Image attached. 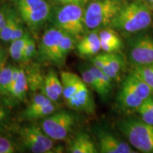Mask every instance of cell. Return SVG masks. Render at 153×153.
Instances as JSON below:
<instances>
[{
	"label": "cell",
	"mask_w": 153,
	"mask_h": 153,
	"mask_svg": "<svg viewBox=\"0 0 153 153\" xmlns=\"http://www.w3.org/2000/svg\"><path fill=\"white\" fill-rule=\"evenodd\" d=\"M143 0L126 3L109 27L124 33L133 34L148 28L152 23V9Z\"/></svg>",
	"instance_id": "obj_1"
},
{
	"label": "cell",
	"mask_w": 153,
	"mask_h": 153,
	"mask_svg": "<svg viewBox=\"0 0 153 153\" xmlns=\"http://www.w3.org/2000/svg\"><path fill=\"white\" fill-rule=\"evenodd\" d=\"M116 126L134 148L143 153H153V125L128 116L118 120Z\"/></svg>",
	"instance_id": "obj_2"
},
{
	"label": "cell",
	"mask_w": 153,
	"mask_h": 153,
	"mask_svg": "<svg viewBox=\"0 0 153 153\" xmlns=\"http://www.w3.org/2000/svg\"><path fill=\"white\" fill-rule=\"evenodd\" d=\"M125 4L123 0H94L89 2L84 11L86 29L109 27Z\"/></svg>",
	"instance_id": "obj_3"
},
{
	"label": "cell",
	"mask_w": 153,
	"mask_h": 153,
	"mask_svg": "<svg viewBox=\"0 0 153 153\" xmlns=\"http://www.w3.org/2000/svg\"><path fill=\"white\" fill-rule=\"evenodd\" d=\"M153 94L151 88L133 71L125 78L117 95L118 107L123 111H133Z\"/></svg>",
	"instance_id": "obj_4"
},
{
	"label": "cell",
	"mask_w": 153,
	"mask_h": 153,
	"mask_svg": "<svg viewBox=\"0 0 153 153\" xmlns=\"http://www.w3.org/2000/svg\"><path fill=\"white\" fill-rule=\"evenodd\" d=\"M52 19L55 27L74 38L85 33L84 10L80 4H63L54 11Z\"/></svg>",
	"instance_id": "obj_5"
},
{
	"label": "cell",
	"mask_w": 153,
	"mask_h": 153,
	"mask_svg": "<svg viewBox=\"0 0 153 153\" xmlns=\"http://www.w3.org/2000/svg\"><path fill=\"white\" fill-rule=\"evenodd\" d=\"M76 116L67 110L56 111L43 118L40 126L48 136L53 140H65L73 131Z\"/></svg>",
	"instance_id": "obj_6"
},
{
	"label": "cell",
	"mask_w": 153,
	"mask_h": 153,
	"mask_svg": "<svg viewBox=\"0 0 153 153\" xmlns=\"http://www.w3.org/2000/svg\"><path fill=\"white\" fill-rule=\"evenodd\" d=\"M23 145L33 153L57 152L54 140L44 133L41 126L30 123L21 127L19 132Z\"/></svg>",
	"instance_id": "obj_7"
},
{
	"label": "cell",
	"mask_w": 153,
	"mask_h": 153,
	"mask_svg": "<svg viewBox=\"0 0 153 153\" xmlns=\"http://www.w3.org/2000/svg\"><path fill=\"white\" fill-rule=\"evenodd\" d=\"M16 4L21 18L32 29L39 28L51 15L46 0H16Z\"/></svg>",
	"instance_id": "obj_8"
},
{
	"label": "cell",
	"mask_w": 153,
	"mask_h": 153,
	"mask_svg": "<svg viewBox=\"0 0 153 153\" xmlns=\"http://www.w3.org/2000/svg\"><path fill=\"white\" fill-rule=\"evenodd\" d=\"M128 57L133 67L153 63V37L139 35L128 41Z\"/></svg>",
	"instance_id": "obj_9"
},
{
	"label": "cell",
	"mask_w": 153,
	"mask_h": 153,
	"mask_svg": "<svg viewBox=\"0 0 153 153\" xmlns=\"http://www.w3.org/2000/svg\"><path fill=\"white\" fill-rule=\"evenodd\" d=\"M97 141V148L101 153H135L136 151L108 128L96 126L94 129Z\"/></svg>",
	"instance_id": "obj_10"
},
{
	"label": "cell",
	"mask_w": 153,
	"mask_h": 153,
	"mask_svg": "<svg viewBox=\"0 0 153 153\" xmlns=\"http://www.w3.org/2000/svg\"><path fill=\"white\" fill-rule=\"evenodd\" d=\"M64 33L55 26L49 28L44 32L38 46V55L40 60L54 64L59 43Z\"/></svg>",
	"instance_id": "obj_11"
},
{
	"label": "cell",
	"mask_w": 153,
	"mask_h": 153,
	"mask_svg": "<svg viewBox=\"0 0 153 153\" xmlns=\"http://www.w3.org/2000/svg\"><path fill=\"white\" fill-rule=\"evenodd\" d=\"M65 101L69 108L76 111L84 112L87 114H93L95 112L93 95L84 81L70 98Z\"/></svg>",
	"instance_id": "obj_12"
},
{
	"label": "cell",
	"mask_w": 153,
	"mask_h": 153,
	"mask_svg": "<svg viewBox=\"0 0 153 153\" xmlns=\"http://www.w3.org/2000/svg\"><path fill=\"white\" fill-rule=\"evenodd\" d=\"M78 54L84 57L94 56L101 51L98 30H90L76 44Z\"/></svg>",
	"instance_id": "obj_13"
},
{
	"label": "cell",
	"mask_w": 153,
	"mask_h": 153,
	"mask_svg": "<svg viewBox=\"0 0 153 153\" xmlns=\"http://www.w3.org/2000/svg\"><path fill=\"white\" fill-rule=\"evenodd\" d=\"M42 94L53 102H57L62 97V85L60 78L54 70L45 74L42 85Z\"/></svg>",
	"instance_id": "obj_14"
},
{
	"label": "cell",
	"mask_w": 153,
	"mask_h": 153,
	"mask_svg": "<svg viewBox=\"0 0 153 153\" xmlns=\"http://www.w3.org/2000/svg\"><path fill=\"white\" fill-rule=\"evenodd\" d=\"M101 51L104 53H116L123 48V41L116 30L105 27L98 30Z\"/></svg>",
	"instance_id": "obj_15"
},
{
	"label": "cell",
	"mask_w": 153,
	"mask_h": 153,
	"mask_svg": "<svg viewBox=\"0 0 153 153\" xmlns=\"http://www.w3.org/2000/svg\"><path fill=\"white\" fill-rule=\"evenodd\" d=\"M68 152L71 153H97L98 148L89 134L79 132L72 139Z\"/></svg>",
	"instance_id": "obj_16"
},
{
	"label": "cell",
	"mask_w": 153,
	"mask_h": 153,
	"mask_svg": "<svg viewBox=\"0 0 153 153\" xmlns=\"http://www.w3.org/2000/svg\"><path fill=\"white\" fill-rule=\"evenodd\" d=\"M28 90V77L22 68H14L10 96L20 101H24L26 99Z\"/></svg>",
	"instance_id": "obj_17"
},
{
	"label": "cell",
	"mask_w": 153,
	"mask_h": 153,
	"mask_svg": "<svg viewBox=\"0 0 153 153\" xmlns=\"http://www.w3.org/2000/svg\"><path fill=\"white\" fill-rule=\"evenodd\" d=\"M60 79L62 85V97L65 101L70 98L83 82L81 76L71 72H61Z\"/></svg>",
	"instance_id": "obj_18"
},
{
	"label": "cell",
	"mask_w": 153,
	"mask_h": 153,
	"mask_svg": "<svg viewBox=\"0 0 153 153\" xmlns=\"http://www.w3.org/2000/svg\"><path fill=\"white\" fill-rule=\"evenodd\" d=\"M57 110V105L56 103L52 102L51 104L43 105L35 108H28L26 107L21 114V118L23 120L33 121V120L43 119L49 115Z\"/></svg>",
	"instance_id": "obj_19"
},
{
	"label": "cell",
	"mask_w": 153,
	"mask_h": 153,
	"mask_svg": "<svg viewBox=\"0 0 153 153\" xmlns=\"http://www.w3.org/2000/svg\"><path fill=\"white\" fill-rule=\"evenodd\" d=\"M76 38L65 32L59 43L54 64L62 67L65 62L67 57L76 46Z\"/></svg>",
	"instance_id": "obj_20"
},
{
	"label": "cell",
	"mask_w": 153,
	"mask_h": 153,
	"mask_svg": "<svg viewBox=\"0 0 153 153\" xmlns=\"http://www.w3.org/2000/svg\"><path fill=\"white\" fill-rule=\"evenodd\" d=\"M79 71L80 73H81V77L82 80L87 84L88 87H91L94 91L98 93V94L100 96L101 98L103 100H106L109 96L107 94L104 88L102 87L98 79H97V77L94 75L92 72L88 68L87 65L85 64L80 67Z\"/></svg>",
	"instance_id": "obj_21"
},
{
	"label": "cell",
	"mask_w": 153,
	"mask_h": 153,
	"mask_svg": "<svg viewBox=\"0 0 153 153\" xmlns=\"http://www.w3.org/2000/svg\"><path fill=\"white\" fill-rule=\"evenodd\" d=\"M14 67L8 65L0 69V94L8 96L10 94L13 72Z\"/></svg>",
	"instance_id": "obj_22"
},
{
	"label": "cell",
	"mask_w": 153,
	"mask_h": 153,
	"mask_svg": "<svg viewBox=\"0 0 153 153\" xmlns=\"http://www.w3.org/2000/svg\"><path fill=\"white\" fill-rule=\"evenodd\" d=\"M140 118L145 123L153 125V94L145 99L136 109Z\"/></svg>",
	"instance_id": "obj_23"
},
{
	"label": "cell",
	"mask_w": 153,
	"mask_h": 153,
	"mask_svg": "<svg viewBox=\"0 0 153 153\" xmlns=\"http://www.w3.org/2000/svg\"><path fill=\"white\" fill-rule=\"evenodd\" d=\"M29 36V33H26L22 38L11 42V45L9 49V55H10L11 58L16 62H23L24 48L26 41Z\"/></svg>",
	"instance_id": "obj_24"
},
{
	"label": "cell",
	"mask_w": 153,
	"mask_h": 153,
	"mask_svg": "<svg viewBox=\"0 0 153 153\" xmlns=\"http://www.w3.org/2000/svg\"><path fill=\"white\" fill-rule=\"evenodd\" d=\"M18 22L19 20L16 17V13L12 10H9L7 22L0 34V40L4 42L11 41V34Z\"/></svg>",
	"instance_id": "obj_25"
},
{
	"label": "cell",
	"mask_w": 153,
	"mask_h": 153,
	"mask_svg": "<svg viewBox=\"0 0 153 153\" xmlns=\"http://www.w3.org/2000/svg\"><path fill=\"white\" fill-rule=\"evenodd\" d=\"M90 62L93 65L97 67L99 70H101L106 75L111 78L113 80L118 79V77L114 72L111 69L109 65L107 63L106 57L104 56V53H98L94 56L90 57Z\"/></svg>",
	"instance_id": "obj_26"
},
{
	"label": "cell",
	"mask_w": 153,
	"mask_h": 153,
	"mask_svg": "<svg viewBox=\"0 0 153 153\" xmlns=\"http://www.w3.org/2000/svg\"><path fill=\"white\" fill-rule=\"evenodd\" d=\"M87 65L88 68L89 69V70L92 72V74L98 79L99 83L101 84V85L104 88V89L107 94L109 96L112 89L113 79L108 75H106V74L104 73L101 70H99V68H97V67L93 65L91 63V64H87Z\"/></svg>",
	"instance_id": "obj_27"
},
{
	"label": "cell",
	"mask_w": 153,
	"mask_h": 153,
	"mask_svg": "<svg viewBox=\"0 0 153 153\" xmlns=\"http://www.w3.org/2000/svg\"><path fill=\"white\" fill-rule=\"evenodd\" d=\"M107 63L114 73L119 78L120 72L123 70L124 67L123 58L118 52L116 53H104Z\"/></svg>",
	"instance_id": "obj_28"
},
{
	"label": "cell",
	"mask_w": 153,
	"mask_h": 153,
	"mask_svg": "<svg viewBox=\"0 0 153 153\" xmlns=\"http://www.w3.org/2000/svg\"><path fill=\"white\" fill-rule=\"evenodd\" d=\"M133 72L136 73L153 91V63L147 65L134 67Z\"/></svg>",
	"instance_id": "obj_29"
},
{
	"label": "cell",
	"mask_w": 153,
	"mask_h": 153,
	"mask_svg": "<svg viewBox=\"0 0 153 153\" xmlns=\"http://www.w3.org/2000/svg\"><path fill=\"white\" fill-rule=\"evenodd\" d=\"M38 54L36 42L31 36H29L25 44L23 52V62H27Z\"/></svg>",
	"instance_id": "obj_30"
},
{
	"label": "cell",
	"mask_w": 153,
	"mask_h": 153,
	"mask_svg": "<svg viewBox=\"0 0 153 153\" xmlns=\"http://www.w3.org/2000/svg\"><path fill=\"white\" fill-rule=\"evenodd\" d=\"M18 151V148L14 141L9 137L0 136V153H14Z\"/></svg>",
	"instance_id": "obj_31"
},
{
	"label": "cell",
	"mask_w": 153,
	"mask_h": 153,
	"mask_svg": "<svg viewBox=\"0 0 153 153\" xmlns=\"http://www.w3.org/2000/svg\"><path fill=\"white\" fill-rule=\"evenodd\" d=\"M25 33H26V32H25L24 28L19 21L16 25V26H15L14 30H13L12 34H11L10 42L16 41L17 39L22 38L25 35Z\"/></svg>",
	"instance_id": "obj_32"
},
{
	"label": "cell",
	"mask_w": 153,
	"mask_h": 153,
	"mask_svg": "<svg viewBox=\"0 0 153 153\" xmlns=\"http://www.w3.org/2000/svg\"><path fill=\"white\" fill-rule=\"evenodd\" d=\"M8 11L9 10H7V9H1L0 10V34H1V30H2L6 22H7Z\"/></svg>",
	"instance_id": "obj_33"
},
{
	"label": "cell",
	"mask_w": 153,
	"mask_h": 153,
	"mask_svg": "<svg viewBox=\"0 0 153 153\" xmlns=\"http://www.w3.org/2000/svg\"><path fill=\"white\" fill-rule=\"evenodd\" d=\"M9 116V110L5 107L0 106V123L5 121Z\"/></svg>",
	"instance_id": "obj_34"
},
{
	"label": "cell",
	"mask_w": 153,
	"mask_h": 153,
	"mask_svg": "<svg viewBox=\"0 0 153 153\" xmlns=\"http://www.w3.org/2000/svg\"><path fill=\"white\" fill-rule=\"evenodd\" d=\"M61 4H80L83 0H56Z\"/></svg>",
	"instance_id": "obj_35"
},
{
	"label": "cell",
	"mask_w": 153,
	"mask_h": 153,
	"mask_svg": "<svg viewBox=\"0 0 153 153\" xmlns=\"http://www.w3.org/2000/svg\"><path fill=\"white\" fill-rule=\"evenodd\" d=\"M6 51L0 48V68H2V65L5 61L6 58Z\"/></svg>",
	"instance_id": "obj_36"
},
{
	"label": "cell",
	"mask_w": 153,
	"mask_h": 153,
	"mask_svg": "<svg viewBox=\"0 0 153 153\" xmlns=\"http://www.w3.org/2000/svg\"><path fill=\"white\" fill-rule=\"evenodd\" d=\"M147 3L149 5H152L153 4V0H145Z\"/></svg>",
	"instance_id": "obj_37"
},
{
	"label": "cell",
	"mask_w": 153,
	"mask_h": 153,
	"mask_svg": "<svg viewBox=\"0 0 153 153\" xmlns=\"http://www.w3.org/2000/svg\"><path fill=\"white\" fill-rule=\"evenodd\" d=\"M150 6L151 7V8L153 9V4H152V5H150Z\"/></svg>",
	"instance_id": "obj_38"
},
{
	"label": "cell",
	"mask_w": 153,
	"mask_h": 153,
	"mask_svg": "<svg viewBox=\"0 0 153 153\" xmlns=\"http://www.w3.org/2000/svg\"><path fill=\"white\" fill-rule=\"evenodd\" d=\"M0 69H1V68H0Z\"/></svg>",
	"instance_id": "obj_39"
}]
</instances>
